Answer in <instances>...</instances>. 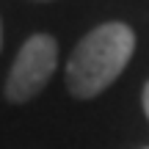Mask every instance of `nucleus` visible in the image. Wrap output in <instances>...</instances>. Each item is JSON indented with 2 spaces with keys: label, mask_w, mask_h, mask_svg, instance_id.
<instances>
[{
  "label": "nucleus",
  "mask_w": 149,
  "mask_h": 149,
  "mask_svg": "<svg viewBox=\"0 0 149 149\" xmlns=\"http://www.w3.org/2000/svg\"><path fill=\"white\" fill-rule=\"evenodd\" d=\"M58 64V42L47 33H36L19 47L6 80L8 102H28L47 86Z\"/></svg>",
  "instance_id": "2"
},
{
  "label": "nucleus",
  "mask_w": 149,
  "mask_h": 149,
  "mask_svg": "<svg viewBox=\"0 0 149 149\" xmlns=\"http://www.w3.org/2000/svg\"><path fill=\"white\" fill-rule=\"evenodd\" d=\"M135 50V33L124 22H108L83 36L66 64V88L77 100H88L105 91Z\"/></svg>",
  "instance_id": "1"
},
{
  "label": "nucleus",
  "mask_w": 149,
  "mask_h": 149,
  "mask_svg": "<svg viewBox=\"0 0 149 149\" xmlns=\"http://www.w3.org/2000/svg\"><path fill=\"white\" fill-rule=\"evenodd\" d=\"M0 44H3V33H0Z\"/></svg>",
  "instance_id": "4"
},
{
  "label": "nucleus",
  "mask_w": 149,
  "mask_h": 149,
  "mask_svg": "<svg viewBox=\"0 0 149 149\" xmlns=\"http://www.w3.org/2000/svg\"><path fill=\"white\" fill-rule=\"evenodd\" d=\"M144 111H146V116H149V83H146V88H144Z\"/></svg>",
  "instance_id": "3"
}]
</instances>
